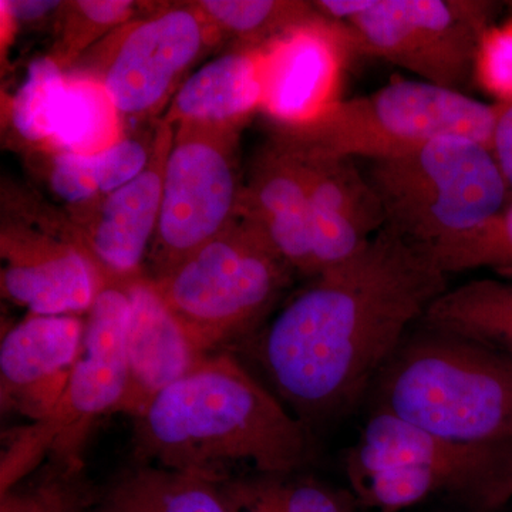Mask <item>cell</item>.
I'll return each mask as SVG.
<instances>
[{"instance_id": "6da1fadb", "label": "cell", "mask_w": 512, "mask_h": 512, "mask_svg": "<svg viewBox=\"0 0 512 512\" xmlns=\"http://www.w3.org/2000/svg\"><path fill=\"white\" fill-rule=\"evenodd\" d=\"M447 275L429 247L384 227L286 303L259 336V363L306 426L342 416L447 291Z\"/></svg>"}, {"instance_id": "7a4b0ae2", "label": "cell", "mask_w": 512, "mask_h": 512, "mask_svg": "<svg viewBox=\"0 0 512 512\" xmlns=\"http://www.w3.org/2000/svg\"><path fill=\"white\" fill-rule=\"evenodd\" d=\"M131 419L140 466L215 483L239 467L286 477L311 456L309 427L228 353L205 357Z\"/></svg>"}, {"instance_id": "3957f363", "label": "cell", "mask_w": 512, "mask_h": 512, "mask_svg": "<svg viewBox=\"0 0 512 512\" xmlns=\"http://www.w3.org/2000/svg\"><path fill=\"white\" fill-rule=\"evenodd\" d=\"M373 384L376 412L454 443L512 447V356L507 353L421 323Z\"/></svg>"}, {"instance_id": "277c9868", "label": "cell", "mask_w": 512, "mask_h": 512, "mask_svg": "<svg viewBox=\"0 0 512 512\" xmlns=\"http://www.w3.org/2000/svg\"><path fill=\"white\" fill-rule=\"evenodd\" d=\"M498 106L421 80L396 79L367 96L338 100L322 116L278 127L274 138L305 153L387 160L441 137L490 148Z\"/></svg>"}, {"instance_id": "5b68a950", "label": "cell", "mask_w": 512, "mask_h": 512, "mask_svg": "<svg viewBox=\"0 0 512 512\" xmlns=\"http://www.w3.org/2000/svg\"><path fill=\"white\" fill-rule=\"evenodd\" d=\"M365 175L384 227L426 247L481 227L512 201L493 151L470 138H436L403 156L370 161Z\"/></svg>"}, {"instance_id": "8992f818", "label": "cell", "mask_w": 512, "mask_h": 512, "mask_svg": "<svg viewBox=\"0 0 512 512\" xmlns=\"http://www.w3.org/2000/svg\"><path fill=\"white\" fill-rule=\"evenodd\" d=\"M295 272L244 214L151 284L202 356L248 335Z\"/></svg>"}, {"instance_id": "52a82bcc", "label": "cell", "mask_w": 512, "mask_h": 512, "mask_svg": "<svg viewBox=\"0 0 512 512\" xmlns=\"http://www.w3.org/2000/svg\"><path fill=\"white\" fill-rule=\"evenodd\" d=\"M127 281L106 284L87 312L82 352L59 403L49 416L18 431L0 468V495L49 458L50 464L82 473L83 448L93 424L119 413L127 392Z\"/></svg>"}, {"instance_id": "ba28073f", "label": "cell", "mask_w": 512, "mask_h": 512, "mask_svg": "<svg viewBox=\"0 0 512 512\" xmlns=\"http://www.w3.org/2000/svg\"><path fill=\"white\" fill-rule=\"evenodd\" d=\"M501 10L503 3L491 0H363L343 25L355 52L466 94L477 83L481 45Z\"/></svg>"}, {"instance_id": "9c48e42d", "label": "cell", "mask_w": 512, "mask_h": 512, "mask_svg": "<svg viewBox=\"0 0 512 512\" xmlns=\"http://www.w3.org/2000/svg\"><path fill=\"white\" fill-rule=\"evenodd\" d=\"M238 127L181 123L164 170L160 221L150 256L151 279L224 234L241 217Z\"/></svg>"}, {"instance_id": "30bf717a", "label": "cell", "mask_w": 512, "mask_h": 512, "mask_svg": "<svg viewBox=\"0 0 512 512\" xmlns=\"http://www.w3.org/2000/svg\"><path fill=\"white\" fill-rule=\"evenodd\" d=\"M220 39L197 2L173 6L114 29L73 70L101 83L123 119H150L170 106L188 67Z\"/></svg>"}, {"instance_id": "8fae6325", "label": "cell", "mask_w": 512, "mask_h": 512, "mask_svg": "<svg viewBox=\"0 0 512 512\" xmlns=\"http://www.w3.org/2000/svg\"><path fill=\"white\" fill-rule=\"evenodd\" d=\"M12 121L23 140L53 154L99 153L126 136L101 83L52 57L30 64L13 97Z\"/></svg>"}, {"instance_id": "7c38bea8", "label": "cell", "mask_w": 512, "mask_h": 512, "mask_svg": "<svg viewBox=\"0 0 512 512\" xmlns=\"http://www.w3.org/2000/svg\"><path fill=\"white\" fill-rule=\"evenodd\" d=\"M355 52L345 25L326 18L296 26L262 46L261 110L278 127L318 119L340 100L343 66Z\"/></svg>"}, {"instance_id": "4fadbf2b", "label": "cell", "mask_w": 512, "mask_h": 512, "mask_svg": "<svg viewBox=\"0 0 512 512\" xmlns=\"http://www.w3.org/2000/svg\"><path fill=\"white\" fill-rule=\"evenodd\" d=\"M175 127L156 124L153 154L133 181L96 205L74 211L73 241L100 269L107 284L143 275L141 264L150 252L160 221L164 170Z\"/></svg>"}, {"instance_id": "5bb4252c", "label": "cell", "mask_w": 512, "mask_h": 512, "mask_svg": "<svg viewBox=\"0 0 512 512\" xmlns=\"http://www.w3.org/2000/svg\"><path fill=\"white\" fill-rule=\"evenodd\" d=\"M2 293L32 316L89 312L106 278L70 235L6 229L2 234Z\"/></svg>"}, {"instance_id": "9a60e30c", "label": "cell", "mask_w": 512, "mask_h": 512, "mask_svg": "<svg viewBox=\"0 0 512 512\" xmlns=\"http://www.w3.org/2000/svg\"><path fill=\"white\" fill-rule=\"evenodd\" d=\"M84 325L74 315L30 316L0 345L3 412L39 421L59 403L82 352Z\"/></svg>"}, {"instance_id": "2e32d148", "label": "cell", "mask_w": 512, "mask_h": 512, "mask_svg": "<svg viewBox=\"0 0 512 512\" xmlns=\"http://www.w3.org/2000/svg\"><path fill=\"white\" fill-rule=\"evenodd\" d=\"M291 148L301 157L308 181L319 276L359 254L382 231L386 218L375 190L353 160Z\"/></svg>"}, {"instance_id": "e0dca14e", "label": "cell", "mask_w": 512, "mask_h": 512, "mask_svg": "<svg viewBox=\"0 0 512 512\" xmlns=\"http://www.w3.org/2000/svg\"><path fill=\"white\" fill-rule=\"evenodd\" d=\"M510 448L454 443L393 414L375 412L346 453L345 470L346 476L396 467L444 471L463 481L467 497L478 505Z\"/></svg>"}, {"instance_id": "ac0fdd59", "label": "cell", "mask_w": 512, "mask_h": 512, "mask_svg": "<svg viewBox=\"0 0 512 512\" xmlns=\"http://www.w3.org/2000/svg\"><path fill=\"white\" fill-rule=\"evenodd\" d=\"M126 288L130 301L126 333L128 384L119 413L134 417L207 356L192 345L150 278L141 275L130 279Z\"/></svg>"}, {"instance_id": "d6986e66", "label": "cell", "mask_w": 512, "mask_h": 512, "mask_svg": "<svg viewBox=\"0 0 512 512\" xmlns=\"http://www.w3.org/2000/svg\"><path fill=\"white\" fill-rule=\"evenodd\" d=\"M242 214L262 229L295 274L316 278L305 168L301 157L276 138L256 158Z\"/></svg>"}, {"instance_id": "ffe728a7", "label": "cell", "mask_w": 512, "mask_h": 512, "mask_svg": "<svg viewBox=\"0 0 512 512\" xmlns=\"http://www.w3.org/2000/svg\"><path fill=\"white\" fill-rule=\"evenodd\" d=\"M262 47H239L191 74L167 107L164 121L238 127L261 110Z\"/></svg>"}, {"instance_id": "44dd1931", "label": "cell", "mask_w": 512, "mask_h": 512, "mask_svg": "<svg viewBox=\"0 0 512 512\" xmlns=\"http://www.w3.org/2000/svg\"><path fill=\"white\" fill-rule=\"evenodd\" d=\"M154 138L156 131L153 137L126 134L99 153L55 154L50 164V188L73 211L93 207L147 167Z\"/></svg>"}, {"instance_id": "7402d4cb", "label": "cell", "mask_w": 512, "mask_h": 512, "mask_svg": "<svg viewBox=\"0 0 512 512\" xmlns=\"http://www.w3.org/2000/svg\"><path fill=\"white\" fill-rule=\"evenodd\" d=\"M97 503V512H228L215 481L140 464L117 478Z\"/></svg>"}, {"instance_id": "603a6c76", "label": "cell", "mask_w": 512, "mask_h": 512, "mask_svg": "<svg viewBox=\"0 0 512 512\" xmlns=\"http://www.w3.org/2000/svg\"><path fill=\"white\" fill-rule=\"evenodd\" d=\"M421 323L512 356V279H474L447 289Z\"/></svg>"}, {"instance_id": "cb8c5ba5", "label": "cell", "mask_w": 512, "mask_h": 512, "mask_svg": "<svg viewBox=\"0 0 512 512\" xmlns=\"http://www.w3.org/2000/svg\"><path fill=\"white\" fill-rule=\"evenodd\" d=\"M197 5L221 36L239 40V47L268 45L296 26L323 18L315 2L202 0Z\"/></svg>"}, {"instance_id": "d4e9b609", "label": "cell", "mask_w": 512, "mask_h": 512, "mask_svg": "<svg viewBox=\"0 0 512 512\" xmlns=\"http://www.w3.org/2000/svg\"><path fill=\"white\" fill-rule=\"evenodd\" d=\"M429 249L446 274L490 268L512 279V201L481 227Z\"/></svg>"}, {"instance_id": "484cf974", "label": "cell", "mask_w": 512, "mask_h": 512, "mask_svg": "<svg viewBox=\"0 0 512 512\" xmlns=\"http://www.w3.org/2000/svg\"><path fill=\"white\" fill-rule=\"evenodd\" d=\"M134 2L130 0H82L63 3L62 37L55 59L67 67L79 59L84 50L100 36L106 37L114 29L126 25L133 15Z\"/></svg>"}, {"instance_id": "4316f807", "label": "cell", "mask_w": 512, "mask_h": 512, "mask_svg": "<svg viewBox=\"0 0 512 512\" xmlns=\"http://www.w3.org/2000/svg\"><path fill=\"white\" fill-rule=\"evenodd\" d=\"M94 503L82 473L50 464L49 473L36 484L2 494L0 512H86Z\"/></svg>"}, {"instance_id": "83f0119b", "label": "cell", "mask_w": 512, "mask_h": 512, "mask_svg": "<svg viewBox=\"0 0 512 512\" xmlns=\"http://www.w3.org/2000/svg\"><path fill=\"white\" fill-rule=\"evenodd\" d=\"M477 84L497 103H512V19L488 30L477 64Z\"/></svg>"}, {"instance_id": "f1b7e54d", "label": "cell", "mask_w": 512, "mask_h": 512, "mask_svg": "<svg viewBox=\"0 0 512 512\" xmlns=\"http://www.w3.org/2000/svg\"><path fill=\"white\" fill-rule=\"evenodd\" d=\"M285 477H238L222 481L220 491L228 512H285Z\"/></svg>"}, {"instance_id": "f546056e", "label": "cell", "mask_w": 512, "mask_h": 512, "mask_svg": "<svg viewBox=\"0 0 512 512\" xmlns=\"http://www.w3.org/2000/svg\"><path fill=\"white\" fill-rule=\"evenodd\" d=\"M282 498L285 512H356L355 497L315 478H284Z\"/></svg>"}, {"instance_id": "4dcf8cb0", "label": "cell", "mask_w": 512, "mask_h": 512, "mask_svg": "<svg viewBox=\"0 0 512 512\" xmlns=\"http://www.w3.org/2000/svg\"><path fill=\"white\" fill-rule=\"evenodd\" d=\"M497 106L491 151L512 194V103H497Z\"/></svg>"}, {"instance_id": "1f68e13d", "label": "cell", "mask_w": 512, "mask_h": 512, "mask_svg": "<svg viewBox=\"0 0 512 512\" xmlns=\"http://www.w3.org/2000/svg\"><path fill=\"white\" fill-rule=\"evenodd\" d=\"M512 498V447L507 451L497 473L487 490L484 491L478 507L484 510H495L503 507Z\"/></svg>"}, {"instance_id": "d6a6232c", "label": "cell", "mask_w": 512, "mask_h": 512, "mask_svg": "<svg viewBox=\"0 0 512 512\" xmlns=\"http://www.w3.org/2000/svg\"><path fill=\"white\" fill-rule=\"evenodd\" d=\"M62 5L52 0H2V13L15 22L30 23L47 18Z\"/></svg>"}]
</instances>
